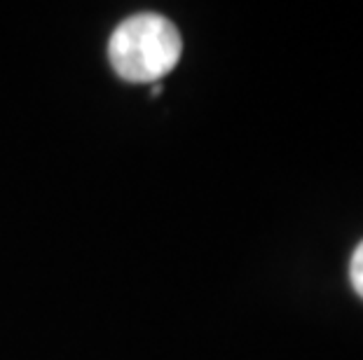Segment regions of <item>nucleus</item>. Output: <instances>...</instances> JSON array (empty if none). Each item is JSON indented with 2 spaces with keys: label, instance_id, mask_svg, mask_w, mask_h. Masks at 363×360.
I'll return each instance as SVG.
<instances>
[{
  "label": "nucleus",
  "instance_id": "nucleus-1",
  "mask_svg": "<svg viewBox=\"0 0 363 360\" xmlns=\"http://www.w3.org/2000/svg\"><path fill=\"white\" fill-rule=\"evenodd\" d=\"M183 40L172 21L157 12L125 19L108 40V59L127 82H157L179 64Z\"/></svg>",
  "mask_w": 363,
  "mask_h": 360
},
{
  "label": "nucleus",
  "instance_id": "nucleus-2",
  "mask_svg": "<svg viewBox=\"0 0 363 360\" xmlns=\"http://www.w3.org/2000/svg\"><path fill=\"white\" fill-rule=\"evenodd\" d=\"M350 279H352V286L357 290V295L363 300V241L357 246L352 255V262H350Z\"/></svg>",
  "mask_w": 363,
  "mask_h": 360
}]
</instances>
